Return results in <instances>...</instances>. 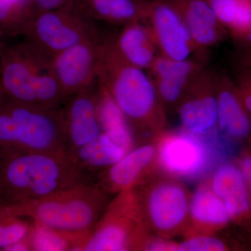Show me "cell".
Wrapping results in <instances>:
<instances>
[{
    "mask_svg": "<svg viewBox=\"0 0 251 251\" xmlns=\"http://www.w3.org/2000/svg\"><path fill=\"white\" fill-rule=\"evenodd\" d=\"M98 82L121 110L135 139L151 141L167 130V112L152 80L143 69L122 58L110 35L103 39Z\"/></svg>",
    "mask_w": 251,
    "mask_h": 251,
    "instance_id": "6da1fadb",
    "label": "cell"
},
{
    "mask_svg": "<svg viewBox=\"0 0 251 251\" xmlns=\"http://www.w3.org/2000/svg\"><path fill=\"white\" fill-rule=\"evenodd\" d=\"M93 179L67 153L0 150V205L37 201Z\"/></svg>",
    "mask_w": 251,
    "mask_h": 251,
    "instance_id": "7a4b0ae2",
    "label": "cell"
},
{
    "mask_svg": "<svg viewBox=\"0 0 251 251\" xmlns=\"http://www.w3.org/2000/svg\"><path fill=\"white\" fill-rule=\"evenodd\" d=\"M110 197L94 182H86L37 201L6 207L34 224L77 239L81 243V250Z\"/></svg>",
    "mask_w": 251,
    "mask_h": 251,
    "instance_id": "3957f363",
    "label": "cell"
},
{
    "mask_svg": "<svg viewBox=\"0 0 251 251\" xmlns=\"http://www.w3.org/2000/svg\"><path fill=\"white\" fill-rule=\"evenodd\" d=\"M5 97L44 108H62L67 99L52 65V56L27 40L4 46L0 52Z\"/></svg>",
    "mask_w": 251,
    "mask_h": 251,
    "instance_id": "277c9868",
    "label": "cell"
},
{
    "mask_svg": "<svg viewBox=\"0 0 251 251\" xmlns=\"http://www.w3.org/2000/svg\"><path fill=\"white\" fill-rule=\"evenodd\" d=\"M0 150L67 153L62 108L36 106L4 96L0 101Z\"/></svg>",
    "mask_w": 251,
    "mask_h": 251,
    "instance_id": "5b68a950",
    "label": "cell"
},
{
    "mask_svg": "<svg viewBox=\"0 0 251 251\" xmlns=\"http://www.w3.org/2000/svg\"><path fill=\"white\" fill-rule=\"evenodd\" d=\"M133 189L150 233L171 239L188 235L191 193L182 180L156 171Z\"/></svg>",
    "mask_w": 251,
    "mask_h": 251,
    "instance_id": "8992f818",
    "label": "cell"
},
{
    "mask_svg": "<svg viewBox=\"0 0 251 251\" xmlns=\"http://www.w3.org/2000/svg\"><path fill=\"white\" fill-rule=\"evenodd\" d=\"M114 196L80 251H146L153 234L144 224L134 191Z\"/></svg>",
    "mask_w": 251,
    "mask_h": 251,
    "instance_id": "52a82bcc",
    "label": "cell"
},
{
    "mask_svg": "<svg viewBox=\"0 0 251 251\" xmlns=\"http://www.w3.org/2000/svg\"><path fill=\"white\" fill-rule=\"evenodd\" d=\"M21 36L49 55L59 53L82 42L103 39L96 21L81 4L70 5L34 16Z\"/></svg>",
    "mask_w": 251,
    "mask_h": 251,
    "instance_id": "ba28073f",
    "label": "cell"
},
{
    "mask_svg": "<svg viewBox=\"0 0 251 251\" xmlns=\"http://www.w3.org/2000/svg\"><path fill=\"white\" fill-rule=\"evenodd\" d=\"M158 171L177 179H192L204 174L213 161L212 150L204 138L168 129L154 139Z\"/></svg>",
    "mask_w": 251,
    "mask_h": 251,
    "instance_id": "9c48e42d",
    "label": "cell"
},
{
    "mask_svg": "<svg viewBox=\"0 0 251 251\" xmlns=\"http://www.w3.org/2000/svg\"><path fill=\"white\" fill-rule=\"evenodd\" d=\"M175 112L184 131L203 138L219 133L214 71L206 67L201 71Z\"/></svg>",
    "mask_w": 251,
    "mask_h": 251,
    "instance_id": "30bf717a",
    "label": "cell"
},
{
    "mask_svg": "<svg viewBox=\"0 0 251 251\" xmlns=\"http://www.w3.org/2000/svg\"><path fill=\"white\" fill-rule=\"evenodd\" d=\"M105 36L99 40L80 43L52 56L54 75L67 99L98 82L99 63Z\"/></svg>",
    "mask_w": 251,
    "mask_h": 251,
    "instance_id": "8fae6325",
    "label": "cell"
},
{
    "mask_svg": "<svg viewBox=\"0 0 251 251\" xmlns=\"http://www.w3.org/2000/svg\"><path fill=\"white\" fill-rule=\"evenodd\" d=\"M144 23H146L161 55L184 60L191 59L193 54H196L201 60L182 19L164 0H150Z\"/></svg>",
    "mask_w": 251,
    "mask_h": 251,
    "instance_id": "7c38bea8",
    "label": "cell"
},
{
    "mask_svg": "<svg viewBox=\"0 0 251 251\" xmlns=\"http://www.w3.org/2000/svg\"><path fill=\"white\" fill-rule=\"evenodd\" d=\"M158 171L154 140L140 143L120 161L94 176V183L111 196L131 189Z\"/></svg>",
    "mask_w": 251,
    "mask_h": 251,
    "instance_id": "4fadbf2b",
    "label": "cell"
},
{
    "mask_svg": "<svg viewBox=\"0 0 251 251\" xmlns=\"http://www.w3.org/2000/svg\"><path fill=\"white\" fill-rule=\"evenodd\" d=\"M198 59L176 60L158 54L149 69L157 94L168 111L176 109L188 87L205 67Z\"/></svg>",
    "mask_w": 251,
    "mask_h": 251,
    "instance_id": "5bb4252c",
    "label": "cell"
},
{
    "mask_svg": "<svg viewBox=\"0 0 251 251\" xmlns=\"http://www.w3.org/2000/svg\"><path fill=\"white\" fill-rule=\"evenodd\" d=\"M67 152L90 143L102 133L99 114L98 82L69 97L62 107Z\"/></svg>",
    "mask_w": 251,
    "mask_h": 251,
    "instance_id": "9a60e30c",
    "label": "cell"
},
{
    "mask_svg": "<svg viewBox=\"0 0 251 251\" xmlns=\"http://www.w3.org/2000/svg\"><path fill=\"white\" fill-rule=\"evenodd\" d=\"M214 86L220 134L231 141L245 144L251 139V117L233 78L226 73L214 71Z\"/></svg>",
    "mask_w": 251,
    "mask_h": 251,
    "instance_id": "2e32d148",
    "label": "cell"
},
{
    "mask_svg": "<svg viewBox=\"0 0 251 251\" xmlns=\"http://www.w3.org/2000/svg\"><path fill=\"white\" fill-rule=\"evenodd\" d=\"M177 12L187 28L198 57L205 62L206 52L224 40L227 29L205 0H164Z\"/></svg>",
    "mask_w": 251,
    "mask_h": 251,
    "instance_id": "e0dca14e",
    "label": "cell"
},
{
    "mask_svg": "<svg viewBox=\"0 0 251 251\" xmlns=\"http://www.w3.org/2000/svg\"><path fill=\"white\" fill-rule=\"evenodd\" d=\"M208 180L224 202L231 223L247 231L251 218V193L237 165L234 162L219 165Z\"/></svg>",
    "mask_w": 251,
    "mask_h": 251,
    "instance_id": "ac0fdd59",
    "label": "cell"
},
{
    "mask_svg": "<svg viewBox=\"0 0 251 251\" xmlns=\"http://www.w3.org/2000/svg\"><path fill=\"white\" fill-rule=\"evenodd\" d=\"M189 214L190 232L187 236L217 234L232 224L224 202L213 191L208 179L191 193Z\"/></svg>",
    "mask_w": 251,
    "mask_h": 251,
    "instance_id": "d6986e66",
    "label": "cell"
},
{
    "mask_svg": "<svg viewBox=\"0 0 251 251\" xmlns=\"http://www.w3.org/2000/svg\"><path fill=\"white\" fill-rule=\"evenodd\" d=\"M111 40L126 62L143 70L148 71L159 54L150 29L143 22L122 26L118 34L111 36Z\"/></svg>",
    "mask_w": 251,
    "mask_h": 251,
    "instance_id": "ffe728a7",
    "label": "cell"
},
{
    "mask_svg": "<svg viewBox=\"0 0 251 251\" xmlns=\"http://www.w3.org/2000/svg\"><path fill=\"white\" fill-rule=\"evenodd\" d=\"M67 153L77 168L94 180L96 175L120 161L127 152L102 132L90 143Z\"/></svg>",
    "mask_w": 251,
    "mask_h": 251,
    "instance_id": "44dd1931",
    "label": "cell"
},
{
    "mask_svg": "<svg viewBox=\"0 0 251 251\" xmlns=\"http://www.w3.org/2000/svg\"><path fill=\"white\" fill-rule=\"evenodd\" d=\"M85 12L95 21L125 26L145 22L150 0H80Z\"/></svg>",
    "mask_w": 251,
    "mask_h": 251,
    "instance_id": "7402d4cb",
    "label": "cell"
},
{
    "mask_svg": "<svg viewBox=\"0 0 251 251\" xmlns=\"http://www.w3.org/2000/svg\"><path fill=\"white\" fill-rule=\"evenodd\" d=\"M99 114L102 131L129 152L135 146V137L126 119L106 90L98 82Z\"/></svg>",
    "mask_w": 251,
    "mask_h": 251,
    "instance_id": "603a6c76",
    "label": "cell"
},
{
    "mask_svg": "<svg viewBox=\"0 0 251 251\" xmlns=\"http://www.w3.org/2000/svg\"><path fill=\"white\" fill-rule=\"evenodd\" d=\"M31 18L28 0H0V39L21 36Z\"/></svg>",
    "mask_w": 251,
    "mask_h": 251,
    "instance_id": "cb8c5ba5",
    "label": "cell"
},
{
    "mask_svg": "<svg viewBox=\"0 0 251 251\" xmlns=\"http://www.w3.org/2000/svg\"><path fill=\"white\" fill-rule=\"evenodd\" d=\"M31 251H80L81 243L70 236L34 224L29 236Z\"/></svg>",
    "mask_w": 251,
    "mask_h": 251,
    "instance_id": "d4e9b609",
    "label": "cell"
},
{
    "mask_svg": "<svg viewBox=\"0 0 251 251\" xmlns=\"http://www.w3.org/2000/svg\"><path fill=\"white\" fill-rule=\"evenodd\" d=\"M34 227V223L18 216L6 206L0 205V251L26 239Z\"/></svg>",
    "mask_w": 251,
    "mask_h": 251,
    "instance_id": "484cf974",
    "label": "cell"
},
{
    "mask_svg": "<svg viewBox=\"0 0 251 251\" xmlns=\"http://www.w3.org/2000/svg\"><path fill=\"white\" fill-rule=\"evenodd\" d=\"M238 250L233 243H229L217 234H192L178 242L177 251H227Z\"/></svg>",
    "mask_w": 251,
    "mask_h": 251,
    "instance_id": "4316f807",
    "label": "cell"
},
{
    "mask_svg": "<svg viewBox=\"0 0 251 251\" xmlns=\"http://www.w3.org/2000/svg\"><path fill=\"white\" fill-rule=\"evenodd\" d=\"M221 24L229 30L237 14L239 0H205Z\"/></svg>",
    "mask_w": 251,
    "mask_h": 251,
    "instance_id": "83f0119b",
    "label": "cell"
},
{
    "mask_svg": "<svg viewBox=\"0 0 251 251\" xmlns=\"http://www.w3.org/2000/svg\"><path fill=\"white\" fill-rule=\"evenodd\" d=\"M233 80L243 104L251 117V69L235 63Z\"/></svg>",
    "mask_w": 251,
    "mask_h": 251,
    "instance_id": "f1b7e54d",
    "label": "cell"
},
{
    "mask_svg": "<svg viewBox=\"0 0 251 251\" xmlns=\"http://www.w3.org/2000/svg\"><path fill=\"white\" fill-rule=\"evenodd\" d=\"M251 25V0H239L237 14L229 29L234 41L246 34Z\"/></svg>",
    "mask_w": 251,
    "mask_h": 251,
    "instance_id": "f546056e",
    "label": "cell"
},
{
    "mask_svg": "<svg viewBox=\"0 0 251 251\" xmlns=\"http://www.w3.org/2000/svg\"><path fill=\"white\" fill-rule=\"evenodd\" d=\"M80 0H28L31 16L77 4Z\"/></svg>",
    "mask_w": 251,
    "mask_h": 251,
    "instance_id": "4dcf8cb0",
    "label": "cell"
},
{
    "mask_svg": "<svg viewBox=\"0 0 251 251\" xmlns=\"http://www.w3.org/2000/svg\"><path fill=\"white\" fill-rule=\"evenodd\" d=\"M234 163L244 175L251 193V139L245 143Z\"/></svg>",
    "mask_w": 251,
    "mask_h": 251,
    "instance_id": "1f68e13d",
    "label": "cell"
},
{
    "mask_svg": "<svg viewBox=\"0 0 251 251\" xmlns=\"http://www.w3.org/2000/svg\"><path fill=\"white\" fill-rule=\"evenodd\" d=\"M234 59L237 64L251 69V49L237 51Z\"/></svg>",
    "mask_w": 251,
    "mask_h": 251,
    "instance_id": "d6a6232c",
    "label": "cell"
},
{
    "mask_svg": "<svg viewBox=\"0 0 251 251\" xmlns=\"http://www.w3.org/2000/svg\"><path fill=\"white\" fill-rule=\"evenodd\" d=\"M235 41L237 43V51L251 49V25L246 34Z\"/></svg>",
    "mask_w": 251,
    "mask_h": 251,
    "instance_id": "836d02e7",
    "label": "cell"
},
{
    "mask_svg": "<svg viewBox=\"0 0 251 251\" xmlns=\"http://www.w3.org/2000/svg\"><path fill=\"white\" fill-rule=\"evenodd\" d=\"M4 97V92H3L2 85H1V69H0V101L2 100Z\"/></svg>",
    "mask_w": 251,
    "mask_h": 251,
    "instance_id": "e575fe53",
    "label": "cell"
},
{
    "mask_svg": "<svg viewBox=\"0 0 251 251\" xmlns=\"http://www.w3.org/2000/svg\"><path fill=\"white\" fill-rule=\"evenodd\" d=\"M246 233H247L248 234V236H249V240H250V242L251 243V218L250 224H249V227H248L247 231H246Z\"/></svg>",
    "mask_w": 251,
    "mask_h": 251,
    "instance_id": "d590c367",
    "label": "cell"
},
{
    "mask_svg": "<svg viewBox=\"0 0 251 251\" xmlns=\"http://www.w3.org/2000/svg\"><path fill=\"white\" fill-rule=\"evenodd\" d=\"M4 44L1 42V39H0V52H1V50H2L3 48H4Z\"/></svg>",
    "mask_w": 251,
    "mask_h": 251,
    "instance_id": "8d00e7d4",
    "label": "cell"
},
{
    "mask_svg": "<svg viewBox=\"0 0 251 251\" xmlns=\"http://www.w3.org/2000/svg\"></svg>",
    "mask_w": 251,
    "mask_h": 251,
    "instance_id": "74e56055",
    "label": "cell"
}]
</instances>
